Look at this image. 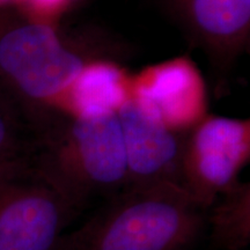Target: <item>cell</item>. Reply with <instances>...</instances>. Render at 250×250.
<instances>
[{
  "instance_id": "cell-7",
  "label": "cell",
  "mask_w": 250,
  "mask_h": 250,
  "mask_svg": "<svg viewBox=\"0 0 250 250\" xmlns=\"http://www.w3.org/2000/svg\"><path fill=\"white\" fill-rule=\"evenodd\" d=\"M131 99L169 129L188 133L208 112L201 73L191 61L180 57L143 71L131 83Z\"/></svg>"
},
{
  "instance_id": "cell-11",
  "label": "cell",
  "mask_w": 250,
  "mask_h": 250,
  "mask_svg": "<svg viewBox=\"0 0 250 250\" xmlns=\"http://www.w3.org/2000/svg\"><path fill=\"white\" fill-rule=\"evenodd\" d=\"M37 139L35 129L22 111L0 93V164L31 151Z\"/></svg>"
},
{
  "instance_id": "cell-13",
  "label": "cell",
  "mask_w": 250,
  "mask_h": 250,
  "mask_svg": "<svg viewBox=\"0 0 250 250\" xmlns=\"http://www.w3.org/2000/svg\"><path fill=\"white\" fill-rule=\"evenodd\" d=\"M4 5H6L4 1H2V0H0V7H1V6H4Z\"/></svg>"
},
{
  "instance_id": "cell-8",
  "label": "cell",
  "mask_w": 250,
  "mask_h": 250,
  "mask_svg": "<svg viewBox=\"0 0 250 250\" xmlns=\"http://www.w3.org/2000/svg\"><path fill=\"white\" fill-rule=\"evenodd\" d=\"M127 166L126 188L156 183L181 187L187 134L166 126L129 99L117 111Z\"/></svg>"
},
{
  "instance_id": "cell-4",
  "label": "cell",
  "mask_w": 250,
  "mask_h": 250,
  "mask_svg": "<svg viewBox=\"0 0 250 250\" xmlns=\"http://www.w3.org/2000/svg\"><path fill=\"white\" fill-rule=\"evenodd\" d=\"M31 151L0 164V250H55L79 214Z\"/></svg>"
},
{
  "instance_id": "cell-2",
  "label": "cell",
  "mask_w": 250,
  "mask_h": 250,
  "mask_svg": "<svg viewBox=\"0 0 250 250\" xmlns=\"http://www.w3.org/2000/svg\"><path fill=\"white\" fill-rule=\"evenodd\" d=\"M205 225L206 211L177 184L125 188L55 250H191Z\"/></svg>"
},
{
  "instance_id": "cell-3",
  "label": "cell",
  "mask_w": 250,
  "mask_h": 250,
  "mask_svg": "<svg viewBox=\"0 0 250 250\" xmlns=\"http://www.w3.org/2000/svg\"><path fill=\"white\" fill-rule=\"evenodd\" d=\"M31 153L78 213L94 199H109L126 188V155L117 112L65 115L37 140Z\"/></svg>"
},
{
  "instance_id": "cell-9",
  "label": "cell",
  "mask_w": 250,
  "mask_h": 250,
  "mask_svg": "<svg viewBox=\"0 0 250 250\" xmlns=\"http://www.w3.org/2000/svg\"><path fill=\"white\" fill-rule=\"evenodd\" d=\"M131 96V81L126 73L109 61L98 59L81 71L68 88L70 115L95 117L115 114Z\"/></svg>"
},
{
  "instance_id": "cell-6",
  "label": "cell",
  "mask_w": 250,
  "mask_h": 250,
  "mask_svg": "<svg viewBox=\"0 0 250 250\" xmlns=\"http://www.w3.org/2000/svg\"><path fill=\"white\" fill-rule=\"evenodd\" d=\"M249 158V120L206 115L187 134L181 187L208 211L240 182Z\"/></svg>"
},
{
  "instance_id": "cell-10",
  "label": "cell",
  "mask_w": 250,
  "mask_h": 250,
  "mask_svg": "<svg viewBox=\"0 0 250 250\" xmlns=\"http://www.w3.org/2000/svg\"><path fill=\"white\" fill-rule=\"evenodd\" d=\"M211 240L221 250H243L250 243V184L239 182L206 211Z\"/></svg>"
},
{
  "instance_id": "cell-1",
  "label": "cell",
  "mask_w": 250,
  "mask_h": 250,
  "mask_svg": "<svg viewBox=\"0 0 250 250\" xmlns=\"http://www.w3.org/2000/svg\"><path fill=\"white\" fill-rule=\"evenodd\" d=\"M37 18L0 7V93L42 137L66 112L68 88L89 62L90 50Z\"/></svg>"
},
{
  "instance_id": "cell-12",
  "label": "cell",
  "mask_w": 250,
  "mask_h": 250,
  "mask_svg": "<svg viewBox=\"0 0 250 250\" xmlns=\"http://www.w3.org/2000/svg\"><path fill=\"white\" fill-rule=\"evenodd\" d=\"M37 11L52 12L62 7L70 0H24Z\"/></svg>"
},
{
  "instance_id": "cell-5",
  "label": "cell",
  "mask_w": 250,
  "mask_h": 250,
  "mask_svg": "<svg viewBox=\"0 0 250 250\" xmlns=\"http://www.w3.org/2000/svg\"><path fill=\"white\" fill-rule=\"evenodd\" d=\"M189 45L201 50L214 77L215 93L226 90L236 62L250 43V0H156Z\"/></svg>"
}]
</instances>
